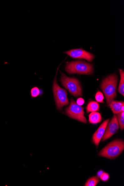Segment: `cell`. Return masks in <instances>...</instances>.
<instances>
[{
  "instance_id": "16",
  "label": "cell",
  "mask_w": 124,
  "mask_h": 186,
  "mask_svg": "<svg viewBox=\"0 0 124 186\" xmlns=\"http://www.w3.org/2000/svg\"><path fill=\"white\" fill-rule=\"evenodd\" d=\"M95 98L97 102L103 103L104 97L101 91H98L96 94Z\"/></svg>"
},
{
  "instance_id": "3",
  "label": "cell",
  "mask_w": 124,
  "mask_h": 186,
  "mask_svg": "<svg viewBox=\"0 0 124 186\" xmlns=\"http://www.w3.org/2000/svg\"><path fill=\"white\" fill-rule=\"evenodd\" d=\"M65 69L69 74L91 75L94 71L92 65L81 60L70 62L66 65Z\"/></svg>"
},
{
  "instance_id": "13",
  "label": "cell",
  "mask_w": 124,
  "mask_h": 186,
  "mask_svg": "<svg viewBox=\"0 0 124 186\" xmlns=\"http://www.w3.org/2000/svg\"><path fill=\"white\" fill-rule=\"evenodd\" d=\"M120 73L121 75V80L119 84L118 92L124 96V72L123 70H120Z\"/></svg>"
},
{
  "instance_id": "11",
  "label": "cell",
  "mask_w": 124,
  "mask_h": 186,
  "mask_svg": "<svg viewBox=\"0 0 124 186\" xmlns=\"http://www.w3.org/2000/svg\"><path fill=\"white\" fill-rule=\"evenodd\" d=\"M102 117L101 114L96 112H93L90 114L89 121L91 123L97 124L101 122Z\"/></svg>"
},
{
  "instance_id": "17",
  "label": "cell",
  "mask_w": 124,
  "mask_h": 186,
  "mask_svg": "<svg viewBox=\"0 0 124 186\" xmlns=\"http://www.w3.org/2000/svg\"><path fill=\"white\" fill-rule=\"evenodd\" d=\"M39 90L37 87H34L31 90V95L32 97H36L39 95Z\"/></svg>"
},
{
  "instance_id": "10",
  "label": "cell",
  "mask_w": 124,
  "mask_h": 186,
  "mask_svg": "<svg viewBox=\"0 0 124 186\" xmlns=\"http://www.w3.org/2000/svg\"><path fill=\"white\" fill-rule=\"evenodd\" d=\"M109 105L114 114H117L124 111L123 101H112Z\"/></svg>"
},
{
  "instance_id": "12",
  "label": "cell",
  "mask_w": 124,
  "mask_h": 186,
  "mask_svg": "<svg viewBox=\"0 0 124 186\" xmlns=\"http://www.w3.org/2000/svg\"><path fill=\"white\" fill-rule=\"evenodd\" d=\"M100 109L99 104L96 101L90 102L88 104L86 107L87 113L99 111Z\"/></svg>"
},
{
  "instance_id": "15",
  "label": "cell",
  "mask_w": 124,
  "mask_h": 186,
  "mask_svg": "<svg viewBox=\"0 0 124 186\" xmlns=\"http://www.w3.org/2000/svg\"><path fill=\"white\" fill-rule=\"evenodd\" d=\"M118 121L121 131L124 129V111L117 114Z\"/></svg>"
},
{
  "instance_id": "14",
  "label": "cell",
  "mask_w": 124,
  "mask_h": 186,
  "mask_svg": "<svg viewBox=\"0 0 124 186\" xmlns=\"http://www.w3.org/2000/svg\"><path fill=\"white\" fill-rule=\"evenodd\" d=\"M100 179L97 177H93L90 178L86 182L85 186H96L99 183Z\"/></svg>"
},
{
  "instance_id": "9",
  "label": "cell",
  "mask_w": 124,
  "mask_h": 186,
  "mask_svg": "<svg viewBox=\"0 0 124 186\" xmlns=\"http://www.w3.org/2000/svg\"><path fill=\"white\" fill-rule=\"evenodd\" d=\"M109 119L106 120L100 126L97 131L94 134L93 137V142L97 147L99 146L100 141L103 137Z\"/></svg>"
},
{
  "instance_id": "18",
  "label": "cell",
  "mask_w": 124,
  "mask_h": 186,
  "mask_svg": "<svg viewBox=\"0 0 124 186\" xmlns=\"http://www.w3.org/2000/svg\"><path fill=\"white\" fill-rule=\"evenodd\" d=\"M100 178L102 181L106 182L109 180L110 179V176L108 173L104 172Z\"/></svg>"
},
{
  "instance_id": "6",
  "label": "cell",
  "mask_w": 124,
  "mask_h": 186,
  "mask_svg": "<svg viewBox=\"0 0 124 186\" xmlns=\"http://www.w3.org/2000/svg\"><path fill=\"white\" fill-rule=\"evenodd\" d=\"M66 115L73 119L83 123H87L83 108L77 104L73 99L70 100V104L65 110Z\"/></svg>"
},
{
  "instance_id": "4",
  "label": "cell",
  "mask_w": 124,
  "mask_h": 186,
  "mask_svg": "<svg viewBox=\"0 0 124 186\" xmlns=\"http://www.w3.org/2000/svg\"><path fill=\"white\" fill-rule=\"evenodd\" d=\"M61 82L63 86L74 96L78 97L82 95L80 83L78 79L68 77L61 73Z\"/></svg>"
},
{
  "instance_id": "8",
  "label": "cell",
  "mask_w": 124,
  "mask_h": 186,
  "mask_svg": "<svg viewBox=\"0 0 124 186\" xmlns=\"http://www.w3.org/2000/svg\"><path fill=\"white\" fill-rule=\"evenodd\" d=\"M65 53L73 59H85L90 62L92 61L94 58L93 54L81 49H71Z\"/></svg>"
},
{
  "instance_id": "2",
  "label": "cell",
  "mask_w": 124,
  "mask_h": 186,
  "mask_svg": "<svg viewBox=\"0 0 124 186\" xmlns=\"http://www.w3.org/2000/svg\"><path fill=\"white\" fill-rule=\"evenodd\" d=\"M124 149V142L120 139L115 140L106 146L99 152V155L109 159L118 157Z\"/></svg>"
},
{
  "instance_id": "20",
  "label": "cell",
  "mask_w": 124,
  "mask_h": 186,
  "mask_svg": "<svg viewBox=\"0 0 124 186\" xmlns=\"http://www.w3.org/2000/svg\"><path fill=\"white\" fill-rule=\"evenodd\" d=\"M104 173V171L102 170H101L99 171L98 172H97V177H98L100 178V177L101 176L102 173Z\"/></svg>"
},
{
  "instance_id": "7",
  "label": "cell",
  "mask_w": 124,
  "mask_h": 186,
  "mask_svg": "<svg viewBox=\"0 0 124 186\" xmlns=\"http://www.w3.org/2000/svg\"><path fill=\"white\" fill-rule=\"evenodd\" d=\"M107 125L105 133L101 139L102 141L109 138L118 129L119 126L117 116L114 115L111 121L109 123H108Z\"/></svg>"
},
{
  "instance_id": "19",
  "label": "cell",
  "mask_w": 124,
  "mask_h": 186,
  "mask_svg": "<svg viewBox=\"0 0 124 186\" xmlns=\"http://www.w3.org/2000/svg\"><path fill=\"white\" fill-rule=\"evenodd\" d=\"M77 105L81 106L83 105L84 103H85V101L83 98H80L78 99L77 101Z\"/></svg>"
},
{
  "instance_id": "1",
  "label": "cell",
  "mask_w": 124,
  "mask_h": 186,
  "mask_svg": "<svg viewBox=\"0 0 124 186\" xmlns=\"http://www.w3.org/2000/svg\"><path fill=\"white\" fill-rule=\"evenodd\" d=\"M117 81V75H112L106 78L102 82L101 88L108 105L116 97Z\"/></svg>"
},
{
  "instance_id": "5",
  "label": "cell",
  "mask_w": 124,
  "mask_h": 186,
  "mask_svg": "<svg viewBox=\"0 0 124 186\" xmlns=\"http://www.w3.org/2000/svg\"><path fill=\"white\" fill-rule=\"evenodd\" d=\"M53 91L57 109L61 110L65 106L69 105V101L66 90L59 86L57 83V75L54 80Z\"/></svg>"
}]
</instances>
